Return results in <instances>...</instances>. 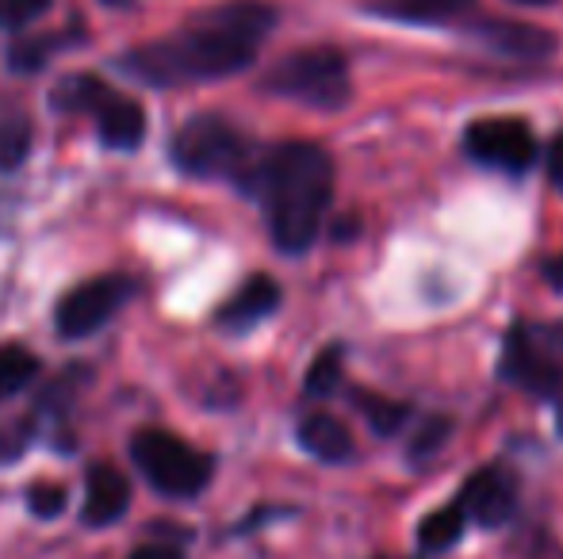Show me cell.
Segmentation results:
<instances>
[{"mask_svg": "<svg viewBox=\"0 0 563 559\" xmlns=\"http://www.w3.org/2000/svg\"><path fill=\"white\" fill-rule=\"evenodd\" d=\"M544 280H549L552 288L563 291V257H552V261L544 265Z\"/></svg>", "mask_w": 563, "mask_h": 559, "instance_id": "29", "label": "cell"}, {"mask_svg": "<svg viewBox=\"0 0 563 559\" xmlns=\"http://www.w3.org/2000/svg\"><path fill=\"white\" fill-rule=\"evenodd\" d=\"M38 376V357L23 345H0V403L31 388Z\"/></svg>", "mask_w": 563, "mask_h": 559, "instance_id": "17", "label": "cell"}, {"mask_svg": "<svg viewBox=\"0 0 563 559\" xmlns=\"http://www.w3.org/2000/svg\"><path fill=\"white\" fill-rule=\"evenodd\" d=\"M35 440V422H4L0 425V463H15Z\"/></svg>", "mask_w": 563, "mask_h": 559, "instance_id": "25", "label": "cell"}, {"mask_svg": "<svg viewBox=\"0 0 563 559\" xmlns=\"http://www.w3.org/2000/svg\"><path fill=\"white\" fill-rule=\"evenodd\" d=\"M245 192L265 208L280 254H307L319 238L322 215L334 195V161L314 142H284L257 157Z\"/></svg>", "mask_w": 563, "mask_h": 559, "instance_id": "2", "label": "cell"}, {"mask_svg": "<svg viewBox=\"0 0 563 559\" xmlns=\"http://www.w3.org/2000/svg\"><path fill=\"white\" fill-rule=\"evenodd\" d=\"M169 157L188 177L238 180V185H245L261 154L253 149L250 135L242 127H234L230 120H223V115H192L173 135Z\"/></svg>", "mask_w": 563, "mask_h": 559, "instance_id": "3", "label": "cell"}, {"mask_svg": "<svg viewBox=\"0 0 563 559\" xmlns=\"http://www.w3.org/2000/svg\"><path fill=\"white\" fill-rule=\"evenodd\" d=\"M464 149L479 165L503 172H526L537 161V138L521 120H475L464 135Z\"/></svg>", "mask_w": 563, "mask_h": 559, "instance_id": "8", "label": "cell"}, {"mask_svg": "<svg viewBox=\"0 0 563 559\" xmlns=\"http://www.w3.org/2000/svg\"><path fill=\"white\" fill-rule=\"evenodd\" d=\"M126 506H131V483H126L123 471L112 468V463H92L81 522L89 529H104V525H115L126 514Z\"/></svg>", "mask_w": 563, "mask_h": 559, "instance_id": "11", "label": "cell"}, {"mask_svg": "<svg viewBox=\"0 0 563 559\" xmlns=\"http://www.w3.org/2000/svg\"><path fill=\"white\" fill-rule=\"evenodd\" d=\"M108 85L100 81V77L92 74H69L58 81V89L51 92V108H58V112H89L97 108V100L104 97Z\"/></svg>", "mask_w": 563, "mask_h": 559, "instance_id": "16", "label": "cell"}, {"mask_svg": "<svg viewBox=\"0 0 563 559\" xmlns=\"http://www.w3.org/2000/svg\"><path fill=\"white\" fill-rule=\"evenodd\" d=\"M134 291H139V283H134L131 277H123V272H108V277L81 283V288H74L66 299H62L58 314H54L58 334L62 337L97 334L100 326H108V322H112L115 314L131 303Z\"/></svg>", "mask_w": 563, "mask_h": 559, "instance_id": "7", "label": "cell"}, {"mask_svg": "<svg viewBox=\"0 0 563 559\" xmlns=\"http://www.w3.org/2000/svg\"><path fill=\"white\" fill-rule=\"evenodd\" d=\"M58 46H62V38H54V35L23 38V43H15L12 51H8V69H12V74H35V69L46 66V58H51Z\"/></svg>", "mask_w": 563, "mask_h": 559, "instance_id": "21", "label": "cell"}, {"mask_svg": "<svg viewBox=\"0 0 563 559\" xmlns=\"http://www.w3.org/2000/svg\"><path fill=\"white\" fill-rule=\"evenodd\" d=\"M456 506L464 510L467 522L483 525V529H495L506 525L518 510V476L503 463H490V468L475 471L464 487H460Z\"/></svg>", "mask_w": 563, "mask_h": 559, "instance_id": "9", "label": "cell"}, {"mask_svg": "<svg viewBox=\"0 0 563 559\" xmlns=\"http://www.w3.org/2000/svg\"><path fill=\"white\" fill-rule=\"evenodd\" d=\"M126 559H185V556H180L177 545H146V548H134Z\"/></svg>", "mask_w": 563, "mask_h": 559, "instance_id": "27", "label": "cell"}, {"mask_svg": "<svg viewBox=\"0 0 563 559\" xmlns=\"http://www.w3.org/2000/svg\"><path fill=\"white\" fill-rule=\"evenodd\" d=\"M265 92L296 100L303 108L334 112L349 100V62L334 46H307L268 69Z\"/></svg>", "mask_w": 563, "mask_h": 559, "instance_id": "4", "label": "cell"}, {"mask_svg": "<svg viewBox=\"0 0 563 559\" xmlns=\"http://www.w3.org/2000/svg\"><path fill=\"white\" fill-rule=\"evenodd\" d=\"M379 15L402 23H452L472 12L475 0H368Z\"/></svg>", "mask_w": 563, "mask_h": 559, "instance_id": "15", "label": "cell"}, {"mask_svg": "<svg viewBox=\"0 0 563 559\" xmlns=\"http://www.w3.org/2000/svg\"><path fill=\"white\" fill-rule=\"evenodd\" d=\"M299 445L322 463H345L353 456V437L330 414H311V418L299 422Z\"/></svg>", "mask_w": 563, "mask_h": 559, "instance_id": "14", "label": "cell"}, {"mask_svg": "<svg viewBox=\"0 0 563 559\" xmlns=\"http://www.w3.org/2000/svg\"><path fill=\"white\" fill-rule=\"evenodd\" d=\"M273 23L276 8H268L265 0H223L196 12L177 35L126 51L119 66L126 77L154 89L219 81V77L242 74L257 58Z\"/></svg>", "mask_w": 563, "mask_h": 559, "instance_id": "1", "label": "cell"}, {"mask_svg": "<svg viewBox=\"0 0 563 559\" xmlns=\"http://www.w3.org/2000/svg\"><path fill=\"white\" fill-rule=\"evenodd\" d=\"M479 38L490 51L506 54V58H521V62H541L556 51V38L541 27H529V23H483Z\"/></svg>", "mask_w": 563, "mask_h": 559, "instance_id": "13", "label": "cell"}, {"mask_svg": "<svg viewBox=\"0 0 563 559\" xmlns=\"http://www.w3.org/2000/svg\"><path fill=\"white\" fill-rule=\"evenodd\" d=\"M549 177H552V185L563 188V135L552 142V149H549Z\"/></svg>", "mask_w": 563, "mask_h": 559, "instance_id": "28", "label": "cell"}, {"mask_svg": "<svg viewBox=\"0 0 563 559\" xmlns=\"http://www.w3.org/2000/svg\"><path fill=\"white\" fill-rule=\"evenodd\" d=\"M503 376L529 395H552L563 383V322H521L506 337Z\"/></svg>", "mask_w": 563, "mask_h": 559, "instance_id": "6", "label": "cell"}, {"mask_svg": "<svg viewBox=\"0 0 563 559\" xmlns=\"http://www.w3.org/2000/svg\"><path fill=\"white\" fill-rule=\"evenodd\" d=\"M464 525H467V517L460 506L438 510V514H430L422 525H418V540H422L426 552H445V548H452L460 537H464Z\"/></svg>", "mask_w": 563, "mask_h": 559, "instance_id": "19", "label": "cell"}, {"mask_svg": "<svg viewBox=\"0 0 563 559\" xmlns=\"http://www.w3.org/2000/svg\"><path fill=\"white\" fill-rule=\"evenodd\" d=\"M92 120H97V135L108 149L119 154H131L139 149V142L146 138V112L139 108V100H131L126 92L104 89V97L92 108Z\"/></svg>", "mask_w": 563, "mask_h": 559, "instance_id": "10", "label": "cell"}, {"mask_svg": "<svg viewBox=\"0 0 563 559\" xmlns=\"http://www.w3.org/2000/svg\"><path fill=\"white\" fill-rule=\"evenodd\" d=\"M356 406H361V414L368 418V425L379 437H391V433L407 422V406L391 403V399H384V395H372V391H356Z\"/></svg>", "mask_w": 563, "mask_h": 559, "instance_id": "20", "label": "cell"}, {"mask_svg": "<svg viewBox=\"0 0 563 559\" xmlns=\"http://www.w3.org/2000/svg\"><path fill=\"white\" fill-rule=\"evenodd\" d=\"M54 0H0V31H23L51 12Z\"/></svg>", "mask_w": 563, "mask_h": 559, "instance_id": "23", "label": "cell"}, {"mask_svg": "<svg viewBox=\"0 0 563 559\" xmlns=\"http://www.w3.org/2000/svg\"><path fill=\"white\" fill-rule=\"evenodd\" d=\"M556 429H560V437H563V403H560V411H556Z\"/></svg>", "mask_w": 563, "mask_h": 559, "instance_id": "30", "label": "cell"}, {"mask_svg": "<svg viewBox=\"0 0 563 559\" xmlns=\"http://www.w3.org/2000/svg\"><path fill=\"white\" fill-rule=\"evenodd\" d=\"M341 349L338 345H330L327 353H319V360L311 365V372H307V395L311 399H327L334 395V388L341 383Z\"/></svg>", "mask_w": 563, "mask_h": 559, "instance_id": "22", "label": "cell"}, {"mask_svg": "<svg viewBox=\"0 0 563 559\" xmlns=\"http://www.w3.org/2000/svg\"><path fill=\"white\" fill-rule=\"evenodd\" d=\"M35 127L23 112H12L0 120V172H15L31 157Z\"/></svg>", "mask_w": 563, "mask_h": 559, "instance_id": "18", "label": "cell"}, {"mask_svg": "<svg viewBox=\"0 0 563 559\" xmlns=\"http://www.w3.org/2000/svg\"><path fill=\"white\" fill-rule=\"evenodd\" d=\"M276 306H280V283L268 277H253L227 299L223 311L216 314V322L230 329V334H245L257 322H265L268 314H276Z\"/></svg>", "mask_w": 563, "mask_h": 559, "instance_id": "12", "label": "cell"}, {"mask_svg": "<svg viewBox=\"0 0 563 559\" xmlns=\"http://www.w3.org/2000/svg\"><path fill=\"white\" fill-rule=\"evenodd\" d=\"M514 4H552V0H514Z\"/></svg>", "mask_w": 563, "mask_h": 559, "instance_id": "31", "label": "cell"}, {"mask_svg": "<svg viewBox=\"0 0 563 559\" xmlns=\"http://www.w3.org/2000/svg\"><path fill=\"white\" fill-rule=\"evenodd\" d=\"M66 502H69V494H66V487H62V483H35V487L27 491L31 514L43 517V522L58 517L62 510H66Z\"/></svg>", "mask_w": 563, "mask_h": 559, "instance_id": "24", "label": "cell"}, {"mask_svg": "<svg viewBox=\"0 0 563 559\" xmlns=\"http://www.w3.org/2000/svg\"><path fill=\"white\" fill-rule=\"evenodd\" d=\"M449 437V422L445 418H433L422 425V433L415 437V445H410V452H415V460H426V456H433L441 445H445Z\"/></svg>", "mask_w": 563, "mask_h": 559, "instance_id": "26", "label": "cell"}, {"mask_svg": "<svg viewBox=\"0 0 563 559\" xmlns=\"http://www.w3.org/2000/svg\"><path fill=\"white\" fill-rule=\"evenodd\" d=\"M131 460L146 476V483L157 494H169V499H196L211 483V468H216L211 456H203L200 448H192L177 433L165 429L134 433Z\"/></svg>", "mask_w": 563, "mask_h": 559, "instance_id": "5", "label": "cell"}]
</instances>
